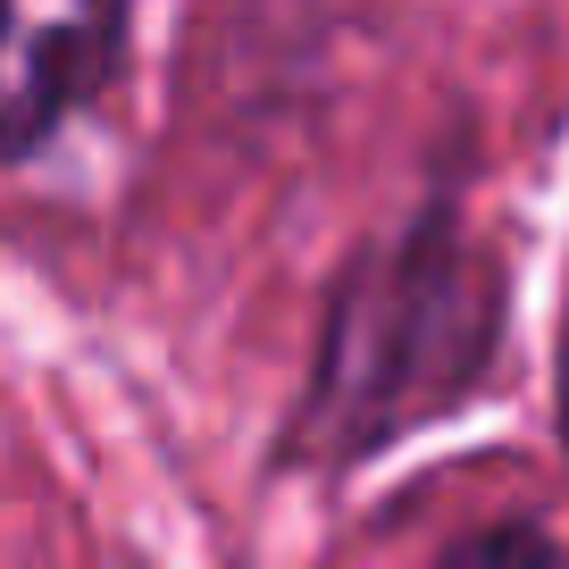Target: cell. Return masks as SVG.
I'll use <instances>...</instances> for the list:
<instances>
[{"label": "cell", "instance_id": "cell-1", "mask_svg": "<svg viewBox=\"0 0 569 569\" xmlns=\"http://www.w3.org/2000/svg\"><path fill=\"white\" fill-rule=\"evenodd\" d=\"M495 343V284L469 251L445 234H410L402 251L369 260L352 293L327 319V369H319V419L343 452L377 445L419 410L452 402L486 369Z\"/></svg>", "mask_w": 569, "mask_h": 569}, {"label": "cell", "instance_id": "cell-3", "mask_svg": "<svg viewBox=\"0 0 569 569\" xmlns=\"http://www.w3.org/2000/svg\"><path fill=\"white\" fill-rule=\"evenodd\" d=\"M436 569H569V552H561V536L528 528V519H502V528L461 536Z\"/></svg>", "mask_w": 569, "mask_h": 569}, {"label": "cell", "instance_id": "cell-4", "mask_svg": "<svg viewBox=\"0 0 569 569\" xmlns=\"http://www.w3.org/2000/svg\"><path fill=\"white\" fill-rule=\"evenodd\" d=\"M561 427H569V343H561Z\"/></svg>", "mask_w": 569, "mask_h": 569}, {"label": "cell", "instance_id": "cell-2", "mask_svg": "<svg viewBox=\"0 0 569 569\" xmlns=\"http://www.w3.org/2000/svg\"><path fill=\"white\" fill-rule=\"evenodd\" d=\"M126 51V0H9V51H0V118L9 151H42Z\"/></svg>", "mask_w": 569, "mask_h": 569}]
</instances>
